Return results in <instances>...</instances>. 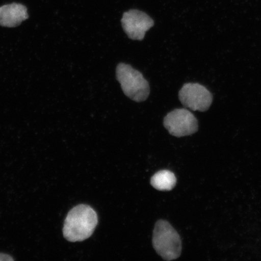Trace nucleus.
I'll list each match as a JSON object with an SVG mask.
<instances>
[{"label":"nucleus","instance_id":"nucleus-2","mask_svg":"<svg viewBox=\"0 0 261 261\" xmlns=\"http://www.w3.org/2000/svg\"><path fill=\"white\" fill-rule=\"evenodd\" d=\"M153 247L163 259L171 260L181 255L182 245L177 231L168 221L160 220L155 225Z\"/></svg>","mask_w":261,"mask_h":261},{"label":"nucleus","instance_id":"nucleus-7","mask_svg":"<svg viewBox=\"0 0 261 261\" xmlns=\"http://www.w3.org/2000/svg\"><path fill=\"white\" fill-rule=\"evenodd\" d=\"M28 18V9L24 5L12 3L0 7V25L3 27H16Z\"/></svg>","mask_w":261,"mask_h":261},{"label":"nucleus","instance_id":"nucleus-5","mask_svg":"<svg viewBox=\"0 0 261 261\" xmlns=\"http://www.w3.org/2000/svg\"><path fill=\"white\" fill-rule=\"evenodd\" d=\"M179 99L186 108L205 112L213 102V96L210 90L200 84L187 83L179 90Z\"/></svg>","mask_w":261,"mask_h":261},{"label":"nucleus","instance_id":"nucleus-3","mask_svg":"<svg viewBox=\"0 0 261 261\" xmlns=\"http://www.w3.org/2000/svg\"><path fill=\"white\" fill-rule=\"evenodd\" d=\"M116 77L124 94L136 102H143L148 97L150 87L143 74L128 64L120 63L116 68Z\"/></svg>","mask_w":261,"mask_h":261},{"label":"nucleus","instance_id":"nucleus-6","mask_svg":"<svg viewBox=\"0 0 261 261\" xmlns=\"http://www.w3.org/2000/svg\"><path fill=\"white\" fill-rule=\"evenodd\" d=\"M121 22L123 30L128 38L139 41L143 40L146 32L154 24L150 16L135 9L124 13Z\"/></svg>","mask_w":261,"mask_h":261},{"label":"nucleus","instance_id":"nucleus-4","mask_svg":"<svg viewBox=\"0 0 261 261\" xmlns=\"http://www.w3.org/2000/svg\"><path fill=\"white\" fill-rule=\"evenodd\" d=\"M163 124L169 133L177 138L193 135L198 129L197 118L185 109H175L169 113Z\"/></svg>","mask_w":261,"mask_h":261},{"label":"nucleus","instance_id":"nucleus-1","mask_svg":"<svg viewBox=\"0 0 261 261\" xmlns=\"http://www.w3.org/2000/svg\"><path fill=\"white\" fill-rule=\"evenodd\" d=\"M97 223V215L93 208L86 204L77 205L65 218L64 237L70 242L86 240L92 236Z\"/></svg>","mask_w":261,"mask_h":261},{"label":"nucleus","instance_id":"nucleus-9","mask_svg":"<svg viewBox=\"0 0 261 261\" xmlns=\"http://www.w3.org/2000/svg\"><path fill=\"white\" fill-rule=\"evenodd\" d=\"M14 259L9 254L0 253V261H12Z\"/></svg>","mask_w":261,"mask_h":261},{"label":"nucleus","instance_id":"nucleus-8","mask_svg":"<svg viewBox=\"0 0 261 261\" xmlns=\"http://www.w3.org/2000/svg\"><path fill=\"white\" fill-rule=\"evenodd\" d=\"M177 178L174 173L168 170L160 171L152 176L151 184L156 190L169 191L175 187Z\"/></svg>","mask_w":261,"mask_h":261}]
</instances>
